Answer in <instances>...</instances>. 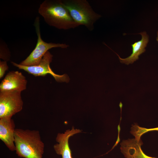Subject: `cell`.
Masks as SVG:
<instances>
[{"mask_svg": "<svg viewBox=\"0 0 158 158\" xmlns=\"http://www.w3.org/2000/svg\"><path fill=\"white\" fill-rule=\"evenodd\" d=\"M141 140L135 138L124 140L121 143V152L126 158H156L145 154L141 148Z\"/></svg>", "mask_w": 158, "mask_h": 158, "instance_id": "cell-10", "label": "cell"}, {"mask_svg": "<svg viewBox=\"0 0 158 158\" xmlns=\"http://www.w3.org/2000/svg\"><path fill=\"white\" fill-rule=\"evenodd\" d=\"M139 34L141 35V39L131 45L132 51L130 56L126 58H122L116 54L121 63L126 65L132 64L138 60L139 56L145 51V48L149 41V36L145 31L141 32Z\"/></svg>", "mask_w": 158, "mask_h": 158, "instance_id": "cell-11", "label": "cell"}, {"mask_svg": "<svg viewBox=\"0 0 158 158\" xmlns=\"http://www.w3.org/2000/svg\"><path fill=\"white\" fill-rule=\"evenodd\" d=\"M35 26L37 36V42L35 47L30 54L19 64L25 66H31L38 64L48 50L52 48L60 47L67 48L69 45L66 44L47 43L42 39L40 25L39 17H37L35 20Z\"/></svg>", "mask_w": 158, "mask_h": 158, "instance_id": "cell-4", "label": "cell"}, {"mask_svg": "<svg viewBox=\"0 0 158 158\" xmlns=\"http://www.w3.org/2000/svg\"><path fill=\"white\" fill-rule=\"evenodd\" d=\"M69 11L73 20L79 25L86 27L92 31L94 24L101 16L95 12L86 0H61Z\"/></svg>", "mask_w": 158, "mask_h": 158, "instance_id": "cell-3", "label": "cell"}, {"mask_svg": "<svg viewBox=\"0 0 158 158\" xmlns=\"http://www.w3.org/2000/svg\"><path fill=\"white\" fill-rule=\"evenodd\" d=\"M8 66L7 61H0V78L1 79L4 76L6 71L8 70Z\"/></svg>", "mask_w": 158, "mask_h": 158, "instance_id": "cell-14", "label": "cell"}, {"mask_svg": "<svg viewBox=\"0 0 158 158\" xmlns=\"http://www.w3.org/2000/svg\"><path fill=\"white\" fill-rule=\"evenodd\" d=\"M15 127L14 122L11 118H0V139L12 151L15 150Z\"/></svg>", "mask_w": 158, "mask_h": 158, "instance_id": "cell-8", "label": "cell"}, {"mask_svg": "<svg viewBox=\"0 0 158 158\" xmlns=\"http://www.w3.org/2000/svg\"><path fill=\"white\" fill-rule=\"evenodd\" d=\"M81 132L80 129H75L73 127L71 130H67L64 133H58L56 140L58 143L54 145L56 153L61 155L62 158H73L68 140L71 136Z\"/></svg>", "mask_w": 158, "mask_h": 158, "instance_id": "cell-9", "label": "cell"}, {"mask_svg": "<svg viewBox=\"0 0 158 158\" xmlns=\"http://www.w3.org/2000/svg\"><path fill=\"white\" fill-rule=\"evenodd\" d=\"M38 11L46 23L58 29L68 30L80 25L73 19L61 0H45L40 4Z\"/></svg>", "mask_w": 158, "mask_h": 158, "instance_id": "cell-2", "label": "cell"}, {"mask_svg": "<svg viewBox=\"0 0 158 158\" xmlns=\"http://www.w3.org/2000/svg\"><path fill=\"white\" fill-rule=\"evenodd\" d=\"M10 54L6 46L2 45L0 46V58L2 59L4 61H8L10 59Z\"/></svg>", "mask_w": 158, "mask_h": 158, "instance_id": "cell-13", "label": "cell"}, {"mask_svg": "<svg viewBox=\"0 0 158 158\" xmlns=\"http://www.w3.org/2000/svg\"><path fill=\"white\" fill-rule=\"evenodd\" d=\"M21 92H0V118H11L23 109Z\"/></svg>", "mask_w": 158, "mask_h": 158, "instance_id": "cell-6", "label": "cell"}, {"mask_svg": "<svg viewBox=\"0 0 158 158\" xmlns=\"http://www.w3.org/2000/svg\"><path fill=\"white\" fill-rule=\"evenodd\" d=\"M27 80L18 71H9L0 84V92L16 91L21 92L27 87Z\"/></svg>", "mask_w": 158, "mask_h": 158, "instance_id": "cell-7", "label": "cell"}, {"mask_svg": "<svg viewBox=\"0 0 158 158\" xmlns=\"http://www.w3.org/2000/svg\"><path fill=\"white\" fill-rule=\"evenodd\" d=\"M53 55L48 51L43 56L40 63L37 65L25 66L13 62L11 63L19 69L23 70L35 77H44L47 74L51 75L56 81L58 82H68L70 79L66 74H57L51 68L50 64L52 62Z\"/></svg>", "mask_w": 158, "mask_h": 158, "instance_id": "cell-5", "label": "cell"}, {"mask_svg": "<svg viewBox=\"0 0 158 158\" xmlns=\"http://www.w3.org/2000/svg\"><path fill=\"white\" fill-rule=\"evenodd\" d=\"M156 40L158 42V30H157V36L156 37Z\"/></svg>", "mask_w": 158, "mask_h": 158, "instance_id": "cell-15", "label": "cell"}, {"mask_svg": "<svg viewBox=\"0 0 158 158\" xmlns=\"http://www.w3.org/2000/svg\"><path fill=\"white\" fill-rule=\"evenodd\" d=\"M16 153L23 158H43L44 144L37 130L16 128L14 133Z\"/></svg>", "mask_w": 158, "mask_h": 158, "instance_id": "cell-1", "label": "cell"}, {"mask_svg": "<svg viewBox=\"0 0 158 158\" xmlns=\"http://www.w3.org/2000/svg\"><path fill=\"white\" fill-rule=\"evenodd\" d=\"M157 130L158 131V127L153 128H147L141 127L135 124L132 127L130 133L138 141L141 140L142 135L148 132Z\"/></svg>", "mask_w": 158, "mask_h": 158, "instance_id": "cell-12", "label": "cell"}]
</instances>
